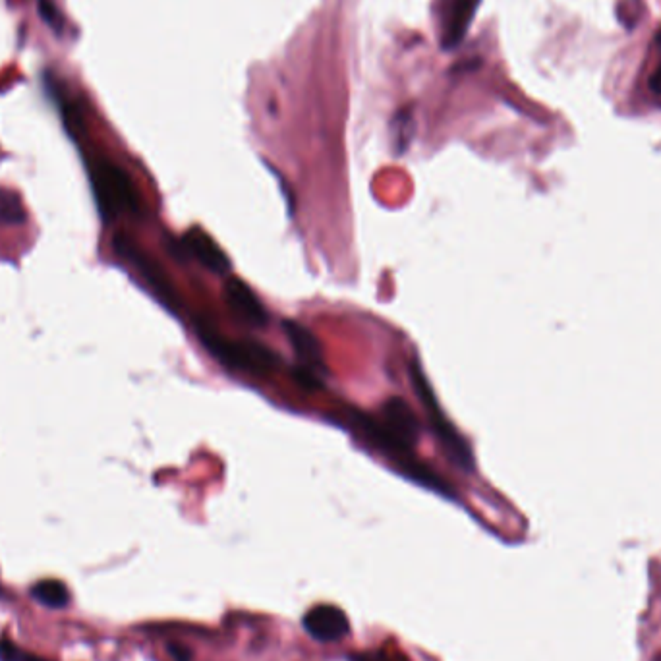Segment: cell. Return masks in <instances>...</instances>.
Segmentation results:
<instances>
[{"instance_id":"obj_1","label":"cell","mask_w":661,"mask_h":661,"mask_svg":"<svg viewBox=\"0 0 661 661\" xmlns=\"http://www.w3.org/2000/svg\"><path fill=\"white\" fill-rule=\"evenodd\" d=\"M198 335L205 350H209L221 364L230 370L252 375L273 374L279 368V356L254 341H230L219 335L209 323H198Z\"/></svg>"},{"instance_id":"obj_2","label":"cell","mask_w":661,"mask_h":661,"mask_svg":"<svg viewBox=\"0 0 661 661\" xmlns=\"http://www.w3.org/2000/svg\"><path fill=\"white\" fill-rule=\"evenodd\" d=\"M410 377H412V385H414V391H416L418 399L422 401L426 412H428L430 426H432V432L435 433L437 443L441 445V449L445 451V455L449 457L453 464H457L464 472H472L474 470L472 449L464 441V437L457 432V428L449 422L445 412L441 410V406H439L435 395H433L432 385H430L428 377H426L418 362L410 364Z\"/></svg>"},{"instance_id":"obj_3","label":"cell","mask_w":661,"mask_h":661,"mask_svg":"<svg viewBox=\"0 0 661 661\" xmlns=\"http://www.w3.org/2000/svg\"><path fill=\"white\" fill-rule=\"evenodd\" d=\"M91 184L95 200L107 219L140 211V198L134 188V182L113 163L95 161L91 165Z\"/></svg>"},{"instance_id":"obj_4","label":"cell","mask_w":661,"mask_h":661,"mask_svg":"<svg viewBox=\"0 0 661 661\" xmlns=\"http://www.w3.org/2000/svg\"><path fill=\"white\" fill-rule=\"evenodd\" d=\"M115 248L120 258L126 259L130 265H134L138 269V273L144 277L145 283L157 294V298H161L169 308L174 310L178 300H176V292H174L169 277L165 275V271L153 259L145 256L144 252L126 236H116Z\"/></svg>"},{"instance_id":"obj_5","label":"cell","mask_w":661,"mask_h":661,"mask_svg":"<svg viewBox=\"0 0 661 661\" xmlns=\"http://www.w3.org/2000/svg\"><path fill=\"white\" fill-rule=\"evenodd\" d=\"M283 331L287 335L288 343L292 346V352L296 356V366L306 368L310 372L323 377L327 372L325 366V356H323V348L321 343L314 335V331L310 327H306L304 323L296 321V319H285L283 321Z\"/></svg>"},{"instance_id":"obj_6","label":"cell","mask_w":661,"mask_h":661,"mask_svg":"<svg viewBox=\"0 0 661 661\" xmlns=\"http://www.w3.org/2000/svg\"><path fill=\"white\" fill-rule=\"evenodd\" d=\"M223 296L230 312L250 327H265L269 323V314L261 304L258 294L242 279L229 277L223 287Z\"/></svg>"},{"instance_id":"obj_7","label":"cell","mask_w":661,"mask_h":661,"mask_svg":"<svg viewBox=\"0 0 661 661\" xmlns=\"http://www.w3.org/2000/svg\"><path fill=\"white\" fill-rule=\"evenodd\" d=\"M304 629L317 642H339L350 633V621L337 605L321 604L304 615Z\"/></svg>"},{"instance_id":"obj_8","label":"cell","mask_w":661,"mask_h":661,"mask_svg":"<svg viewBox=\"0 0 661 661\" xmlns=\"http://www.w3.org/2000/svg\"><path fill=\"white\" fill-rule=\"evenodd\" d=\"M377 418L383 422V426L403 445L404 449L414 451L420 426H418V420H416L412 408L404 399L401 397L387 399L381 406V412Z\"/></svg>"},{"instance_id":"obj_9","label":"cell","mask_w":661,"mask_h":661,"mask_svg":"<svg viewBox=\"0 0 661 661\" xmlns=\"http://www.w3.org/2000/svg\"><path fill=\"white\" fill-rule=\"evenodd\" d=\"M182 248L190 258L196 259L200 265L213 273H227L230 269V259L227 258V254L203 230L192 229L186 232L182 240Z\"/></svg>"},{"instance_id":"obj_10","label":"cell","mask_w":661,"mask_h":661,"mask_svg":"<svg viewBox=\"0 0 661 661\" xmlns=\"http://www.w3.org/2000/svg\"><path fill=\"white\" fill-rule=\"evenodd\" d=\"M478 2L480 0H455L451 4V8L445 14V20H443V41L447 47H451L453 43H459L460 37L466 31V26L472 20V14H474Z\"/></svg>"},{"instance_id":"obj_11","label":"cell","mask_w":661,"mask_h":661,"mask_svg":"<svg viewBox=\"0 0 661 661\" xmlns=\"http://www.w3.org/2000/svg\"><path fill=\"white\" fill-rule=\"evenodd\" d=\"M31 598L49 609H62L70 602V592L60 580H41L31 588Z\"/></svg>"},{"instance_id":"obj_12","label":"cell","mask_w":661,"mask_h":661,"mask_svg":"<svg viewBox=\"0 0 661 661\" xmlns=\"http://www.w3.org/2000/svg\"><path fill=\"white\" fill-rule=\"evenodd\" d=\"M24 219H26V213L18 202V198L14 194L0 190V221L12 225V223H22Z\"/></svg>"},{"instance_id":"obj_13","label":"cell","mask_w":661,"mask_h":661,"mask_svg":"<svg viewBox=\"0 0 661 661\" xmlns=\"http://www.w3.org/2000/svg\"><path fill=\"white\" fill-rule=\"evenodd\" d=\"M346 661H408L401 654L389 650H370V652H356L350 654Z\"/></svg>"},{"instance_id":"obj_14","label":"cell","mask_w":661,"mask_h":661,"mask_svg":"<svg viewBox=\"0 0 661 661\" xmlns=\"http://www.w3.org/2000/svg\"><path fill=\"white\" fill-rule=\"evenodd\" d=\"M22 650L8 638H0V661H20Z\"/></svg>"},{"instance_id":"obj_15","label":"cell","mask_w":661,"mask_h":661,"mask_svg":"<svg viewBox=\"0 0 661 661\" xmlns=\"http://www.w3.org/2000/svg\"><path fill=\"white\" fill-rule=\"evenodd\" d=\"M39 10H41V16L43 20L53 26V28H60V16L57 14V8L49 2V0H39Z\"/></svg>"},{"instance_id":"obj_16","label":"cell","mask_w":661,"mask_h":661,"mask_svg":"<svg viewBox=\"0 0 661 661\" xmlns=\"http://www.w3.org/2000/svg\"><path fill=\"white\" fill-rule=\"evenodd\" d=\"M169 652H171V656H173L174 661L192 660V654H190V650H186V648H182V646L171 644V646H169Z\"/></svg>"},{"instance_id":"obj_17","label":"cell","mask_w":661,"mask_h":661,"mask_svg":"<svg viewBox=\"0 0 661 661\" xmlns=\"http://www.w3.org/2000/svg\"><path fill=\"white\" fill-rule=\"evenodd\" d=\"M650 89L654 93H658V95L661 93V64L656 68V72L652 74V78H650Z\"/></svg>"},{"instance_id":"obj_18","label":"cell","mask_w":661,"mask_h":661,"mask_svg":"<svg viewBox=\"0 0 661 661\" xmlns=\"http://www.w3.org/2000/svg\"><path fill=\"white\" fill-rule=\"evenodd\" d=\"M20 661H53V660H47V658H41V656H33V654H26V652H22V658H20Z\"/></svg>"},{"instance_id":"obj_19","label":"cell","mask_w":661,"mask_h":661,"mask_svg":"<svg viewBox=\"0 0 661 661\" xmlns=\"http://www.w3.org/2000/svg\"><path fill=\"white\" fill-rule=\"evenodd\" d=\"M656 41H658V43H660L661 45V29H660V33H658V37H656Z\"/></svg>"}]
</instances>
